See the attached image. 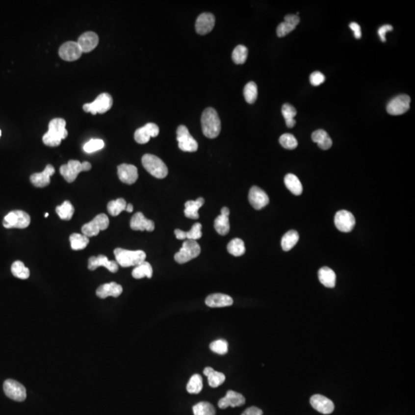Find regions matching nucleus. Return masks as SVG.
<instances>
[{
  "label": "nucleus",
  "instance_id": "1",
  "mask_svg": "<svg viewBox=\"0 0 415 415\" xmlns=\"http://www.w3.org/2000/svg\"><path fill=\"white\" fill-rule=\"evenodd\" d=\"M66 120L60 118L52 119L49 124V130L43 137V143L50 147L59 146L68 136Z\"/></svg>",
  "mask_w": 415,
  "mask_h": 415
},
{
  "label": "nucleus",
  "instance_id": "2",
  "mask_svg": "<svg viewBox=\"0 0 415 415\" xmlns=\"http://www.w3.org/2000/svg\"><path fill=\"white\" fill-rule=\"evenodd\" d=\"M203 134L208 138H215L221 131V121L218 112L213 108H207L201 118Z\"/></svg>",
  "mask_w": 415,
  "mask_h": 415
},
{
  "label": "nucleus",
  "instance_id": "3",
  "mask_svg": "<svg viewBox=\"0 0 415 415\" xmlns=\"http://www.w3.org/2000/svg\"><path fill=\"white\" fill-rule=\"evenodd\" d=\"M116 262L123 268L137 266L146 260V254L143 251H130L117 248L114 250Z\"/></svg>",
  "mask_w": 415,
  "mask_h": 415
},
{
  "label": "nucleus",
  "instance_id": "4",
  "mask_svg": "<svg viewBox=\"0 0 415 415\" xmlns=\"http://www.w3.org/2000/svg\"><path fill=\"white\" fill-rule=\"evenodd\" d=\"M142 163L149 174L157 179H164L166 177L169 172L165 162L154 155H144L142 158Z\"/></svg>",
  "mask_w": 415,
  "mask_h": 415
},
{
  "label": "nucleus",
  "instance_id": "5",
  "mask_svg": "<svg viewBox=\"0 0 415 415\" xmlns=\"http://www.w3.org/2000/svg\"><path fill=\"white\" fill-rule=\"evenodd\" d=\"M91 169L92 165L89 161L80 162L78 160H70L67 164L60 167L59 172L67 182L72 183L77 180L80 172H87Z\"/></svg>",
  "mask_w": 415,
  "mask_h": 415
},
{
  "label": "nucleus",
  "instance_id": "6",
  "mask_svg": "<svg viewBox=\"0 0 415 415\" xmlns=\"http://www.w3.org/2000/svg\"><path fill=\"white\" fill-rule=\"evenodd\" d=\"M201 253V247L197 241L194 240H186L182 244V247L175 255V260L180 264H184L197 258Z\"/></svg>",
  "mask_w": 415,
  "mask_h": 415
},
{
  "label": "nucleus",
  "instance_id": "7",
  "mask_svg": "<svg viewBox=\"0 0 415 415\" xmlns=\"http://www.w3.org/2000/svg\"><path fill=\"white\" fill-rule=\"evenodd\" d=\"M113 105V100L108 93H102L92 103H86L82 106L85 112H90L92 115L103 114L110 110Z\"/></svg>",
  "mask_w": 415,
  "mask_h": 415
},
{
  "label": "nucleus",
  "instance_id": "8",
  "mask_svg": "<svg viewBox=\"0 0 415 415\" xmlns=\"http://www.w3.org/2000/svg\"><path fill=\"white\" fill-rule=\"evenodd\" d=\"M30 216L21 210L10 211L3 219L5 229H26L30 225Z\"/></svg>",
  "mask_w": 415,
  "mask_h": 415
},
{
  "label": "nucleus",
  "instance_id": "9",
  "mask_svg": "<svg viewBox=\"0 0 415 415\" xmlns=\"http://www.w3.org/2000/svg\"><path fill=\"white\" fill-rule=\"evenodd\" d=\"M109 226V219L105 214H100L95 217L94 219L89 223L85 224L82 227L83 234L89 237L96 236L100 233V231H104L108 229Z\"/></svg>",
  "mask_w": 415,
  "mask_h": 415
},
{
  "label": "nucleus",
  "instance_id": "10",
  "mask_svg": "<svg viewBox=\"0 0 415 415\" xmlns=\"http://www.w3.org/2000/svg\"><path fill=\"white\" fill-rule=\"evenodd\" d=\"M177 141L182 151L194 153L198 150V142L190 134L186 126H180L177 129Z\"/></svg>",
  "mask_w": 415,
  "mask_h": 415
},
{
  "label": "nucleus",
  "instance_id": "11",
  "mask_svg": "<svg viewBox=\"0 0 415 415\" xmlns=\"http://www.w3.org/2000/svg\"><path fill=\"white\" fill-rule=\"evenodd\" d=\"M3 390L5 395L13 401H25L26 398V390L20 382L15 380L8 379L3 384Z\"/></svg>",
  "mask_w": 415,
  "mask_h": 415
},
{
  "label": "nucleus",
  "instance_id": "12",
  "mask_svg": "<svg viewBox=\"0 0 415 415\" xmlns=\"http://www.w3.org/2000/svg\"><path fill=\"white\" fill-rule=\"evenodd\" d=\"M411 98L408 95H400L392 99L387 105V112L391 115H403L410 108Z\"/></svg>",
  "mask_w": 415,
  "mask_h": 415
},
{
  "label": "nucleus",
  "instance_id": "13",
  "mask_svg": "<svg viewBox=\"0 0 415 415\" xmlns=\"http://www.w3.org/2000/svg\"><path fill=\"white\" fill-rule=\"evenodd\" d=\"M355 218L352 213L346 210H341L336 213L335 225L341 233H350L355 227Z\"/></svg>",
  "mask_w": 415,
  "mask_h": 415
},
{
  "label": "nucleus",
  "instance_id": "14",
  "mask_svg": "<svg viewBox=\"0 0 415 415\" xmlns=\"http://www.w3.org/2000/svg\"><path fill=\"white\" fill-rule=\"evenodd\" d=\"M158 134H159L158 126L155 123H149L135 131L134 138L137 143L143 145L149 142L150 138L158 136Z\"/></svg>",
  "mask_w": 415,
  "mask_h": 415
},
{
  "label": "nucleus",
  "instance_id": "15",
  "mask_svg": "<svg viewBox=\"0 0 415 415\" xmlns=\"http://www.w3.org/2000/svg\"><path fill=\"white\" fill-rule=\"evenodd\" d=\"M82 52L77 42L69 41L60 46L59 55L61 59L68 62H73L79 59Z\"/></svg>",
  "mask_w": 415,
  "mask_h": 415
},
{
  "label": "nucleus",
  "instance_id": "16",
  "mask_svg": "<svg viewBox=\"0 0 415 415\" xmlns=\"http://www.w3.org/2000/svg\"><path fill=\"white\" fill-rule=\"evenodd\" d=\"M105 267V268L112 272L115 273L118 272L119 270V264L116 261H109L108 258L103 255H100L97 257L96 256H92L89 258V264H88V268L91 271H94L97 269L99 267Z\"/></svg>",
  "mask_w": 415,
  "mask_h": 415
},
{
  "label": "nucleus",
  "instance_id": "17",
  "mask_svg": "<svg viewBox=\"0 0 415 415\" xmlns=\"http://www.w3.org/2000/svg\"><path fill=\"white\" fill-rule=\"evenodd\" d=\"M249 200L254 208L261 209L269 203L268 195L261 188L257 186L251 188L249 194Z\"/></svg>",
  "mask_w": 415,
  "mask_h": 415
},
{
  "label": "nucleus",
  "instance_id": "18",
  "mask_svg": "<svg viewBox=\"0 0 415 415\" xmlns=\"http://www.w3.org/2000/svg\"><path fill=\"white\" fill-rule=\"evenodd\" d=\"M311 405L317 412L323 415H329L335 410L334 403L328 397L321 394H314L310 399Z\"/></svg>",
  "mask_w": 415,
  "mask_h": 415
},
{
  "label": "nucleus",
  "instance_id": "19",
  "mask_svg": "<svg viewBox=\"0 0 415 415\" xmlns=\"http://www.w3.org/2000/svg\"><path fill=\"white\" fill-rule=\"evenodd\" d=\"M215 18L214 15L204 13L199 15L195 23V30L199 35L209 33L215 26Z\"/></svg>",
  "mask_w": 415,
  "mask_h": 415
},
{
  "label": "nucleus",
  "instance_id": "20",
  "mask_svg": "<svg viewBox=\"0 0 415 415\" xmlns=\"http://www.w3.org/2000/svg\"><path fill=\"white\" fill-rule=\"evenodd\" d=\"M118 176L122 182L134 184L138 180V169L135 165L122 164L118 166Z\"/></svg>",
  "mask_w": 415,
  "mask_h": 415
},
{
  "label": "nucleus",
  "instance_id": "21",
  "mask_svg": "<svg viewBox=\"0 0 415 415\" xmlns=\"http://www.w3.org/2000/svg\"><path fill=\"white\" fill-rule=\"evenodd\" d=\"M245 398L242 394L234 390H229L226 393V395L219 400L218 405L222 409H226L229 407L236 408L245 405Z\"/></svg>",
  "mask_w": 415,
  "mask_h": 415
},
{
  "label": "nucleus",
  "instance_id": "22",
  "mask_svg": "<svg viewBox=\"0 0 415 415\" xmlns=\"http://www.w3.org/2000/svg\"><path fill=\"white\" fill-rule=\"evenodd\" d=\"M55 168L49 164L43 172L32 174L30 176V182L35 187L44 188L50 184V177L55 174Z\"/></svg>",
  "mask_w": 415,
  "mask_h": 415
},
{
  "label": "nucleus",
  "instance_id": "23",
  "mask_svg": "<svg viewBox=\"0 0 415 415\" xmlns=\"http://www.w3.org/2000/svg\"><path fill=\"white\" fill-rule=\"evenodd\" d=\"M77 43L82 50V53H87L95 50L99 44V36L95 32H86L79 36Z\"/></svg>",
  "mask_w": 415,
  "mask_h": 415
},
{
  "label": "nucleus",
  "instance_id": "24",
  "mask_svg": "<svg viewBox=\"0 0 415 415\" xmlns=\"http://www.w3.org/2000/svg\"><path fill=\"white\" fill-rule=\"evenodd\" d=\"M130 227L134 231L153 232L155 229V223L153 221L149 220L144 216L142 212H137L131 217Z\"/></svg>",
  "mask_w": 415,
  "mask_h": 415
},
{
  "label": "nucleus",
  "instance_id": "25",
  "mask_svg": "<svg viewBox=\"0 0 415 415\" xmlns=\"http://www.w3.org/2000/svg\"><path fill=\"white\" fill-rule=\"evenodd\" d=\"M299 22V17L297 15H287L285 17V21L282 22L279 26L277 27V36L279 37H284L296 28Z\"/></svg>",
  "mask_w": 415,
  "mask_h": 415
},
{
  "label": "nucleus",
  "instance_id": "26",
  "mask_svg": "<svg viewBox=\"0 0 415 415\" xmlns=\"http://www.w3.org/2000/svg\"><path fill=\"white\" fill-rule=\"evenodd\" d=\"M123 287L120 285L111 282L107 284L102 285L96 290V295L102 299H105L108 297L112 296L118 298L123 293Z\"/></svg>",
  "mask_w": 415,
  "mask_h": 415
},
{
  "label": "nucleus",
  "instance_id": "27",
  "mask_svg": "<svg viewBox=\"0 0 415 415\" xmlns=\"http://www.w3.org/2000/svg\"><path fill=\"white\" fill-rule=\"evenodd\" d=\"M229 213L230 211L227 207L222 208L221 210V215L215 218V222H214L215 230L221 235H226L230 230Z\"/></svg>",
  "mask_w": 415,
  "mask_h": 415
},
{
  "label": "nucleus",
  "instance_id": "28",
  "mask_svg": "<svg viewBox=\"0 0 415 415\" xmlns=\"http://www.w3.org/2000/svg\"><path fill=\"white\" fill-rule=\"evenodd\" d=\"M206 304L210 308H224L231 306L233 304V299L229 295L215 293L211 294L206 298Z\"/></svg>",
  "mask_w": 415,
  "mask_h": 415
},
{
  "label": "nucleus",
  "instance_id": "29",
  "mask_svg": "<svg viewBox=\"0 0 415 415\" xmlns=\"http://www.w3.org/2000/svg\"><path fill=\"white\" fill-rule=\"evenodd\" d=\"M205 199L203 198H199L197 200L188 201L184 204V215L186 218L191 219H198L199 218V210L202 206L204 205Z\"/></svg>",
  "mask_w": 415,
  "mask_h": 415
},
{
  "label": "nucleus",
  "instance_id": "30",
  "mask_svg": "<svg viewBox=\"0 0 415 415\" xmlns=\"http://www.w3.org/2000/svg\"><path fill=\"white\" fill-rule=\"evenodd\" d=\"M318 279L323 285L333 288L336 284V275L333 270L328 267H323L318 271Z\"/></svg>",
  "mask_w": 415,
  "mask_h": 415
},
{
  "label": "nucleus",
  "instance_id": "31",
  "mask_svg": "<svg viewBox=\"0 0 415 415\" xmlns=\"http://www.w3.org/2000/svg\"><path fill=\"white\" fill-rule=\"evenodd\" d=\"M313 142L318 144V147L323 150H328L332 146V140L325 130H316L311 135Z\"/></svg>",
  "mask_w": 415,
  "mask_h": 415
},
{
  "label": "nucleus",
  "instance_id": "32",
  "mask_svg": "<svg viewBox=\"0 0 415 415\" xmlns=\"http://www.w3.org/2000/svg\"><path fill=\"white\" fill-rule=\"evenodd\" d=\"M205 375L208 378L210 387L218 388L226 381V376L222 372L215 371L212 367H207L204 369Z\"/></svg>",
  "mask_w": 415,
  "mask_h": 415
},
{
  "label": "nucleus",
  "instance_id": "33",
  "mask_svg": "<svg viewBox=\"0 0 415 415\" xmlns=\"http://www.w3.org/2000/svg\"><path fill=\"white\" fill-rule=\"evenodd\" d=\"M285 184L287 189L295 195H302L303 187L299 179L294 174H287L285 177Z\"/></svg>",
  "mask_w": 415,
  "mask_h": 415
},
{
  "label": "nucleus",
  "instance_id": "34",
  "mask_svg": "<svg viewBox=\"0 0 415 415\" xmlns=\"http://www.w3.org/2000/svg\"><path fill=\"white\" fill-rule=\"evenodd\" d=\"M153 270L151 264H149L148 261H143L140 264H138L135 267L131 275L135 279H143L145 277L148 279H151L153 277Z\"/></svg>",
  "mask_w": 415,
  "mask_h": 415
},
{
  "label": "nucleus",
  "instance_id": "35",
  "mask_svg": "<svg viewBox=\"0 0 415 415\" xmlns=\"http://www.w3.org/2000/svg\"><path fill=\"white\" fill-rule=\"evenodd\" d=\"M299 240V234L296 231H288L283 235L282 238V248L285 252H288L296 245Z\"/></svg>",
  "mask_w": 415,
  "mask_h": 415
},
{
  "label": "nucleus",
  "instance_id": "36",
  "mask_svg": "<svg viewBox=\"0 0 415 415\" xmlns=\"http://www.w3.org/2000/svg\"><path fill=\"white\" fill-rule=\"evenodd\" d=\"M282 115L284 116L285 120L286 126L288 128L294 127L295 125L296 124L295 117L297 115V111L295 107L290 105L288 103H285L282 105Z\"/></svg>",
  "mask_w": 415,
  "mask_h": 415
},
{
  "label": "nucleus",
  "instance_id": "37",
  "mask_svg": "<svg viewBox=\"0 0 415 415\" xmlns=\"http://www.w3.org/2000/svg\"><path fill=\"white\" fill-rule=\"evenodd\" d=\"M69 241L71 243V248L73 250H82L87 247L89 243V239L85 234L74 233L69 237Z\"/></svg>",
  "mask_w": 415,
  "mask_h": 415
},
{
  "label": "nucleus",
  "instance_id": "38",
  "mask_svg": "<svg viewBox=\"0 0 415 415\" xmlns=\"http://www.w3.org/2000/svg\"><path fill=\"white\" fill-rule=\"evenodd\" d=\"M55 211L61 219L69 221L73 218L75 208L70 202L65 201L61 206H57Z\"/></svg>",
  "mask_w": 415,
  "mask_h": 415
},
{
  "label": "nucleus",
  "instance_id": "39",
  "mask_svg": "<svg viewBox=\"0 0 415 415\" xmlns=\"http://www.w3.org/2000/svg\"><path fill=\"white\" fill-rule=\"evenodd\" d=\"M227 250L229 254L235 256V257L243 256L244 254L245 253V243L240 238H234V239L229 241V243L228 244Z\"/></svg>",
  "mask_w": 415,
  "mask_h": 415
},
{
  "label": "nucleus",
  "instance_id": "40",
  "mask_svg": "<svg viewBox=\"0 0 415 415\" xmlns=\"http://www.w3.org/2000/svg\"><path fill=\"white\" fill-rule=\"evenodd\" d=\"M203 389V378L200 374L192 375L187 384V391L190 394H199Z\"/></svg>",
  "mask_w": 415,
  "mask_h": 415
},
{
  "label": "nucleus",
  "instance_id": "41",
  "mask_svg": "<svg viewBox=\"0 0 415 415\" xmlns=\"http://www.w3.org/2000/svg\"><path fill=\"white\" fill-rule=\"evenodd\" d=\"M126 200L120 198L109 202L107 205V210L112 216H117L122 211H126Z\"/></svg>",
  "mask_w": 415,
  "mask_h": 415
},
{
  "label": "nucleus",
  "instance_id": "42",
  "mask_svg": "<svg viewBox=\"0 0 415 415\" xmlns=\"http://www.w3.org/2000/svg\"><path fill=\"white\" fill-rule=\"evenodd\" d=\"M11 272L15 277L18 278V279H23V280L28 279V277L30 275L29 270L25 266L24 263L22 262L21 261H16L13 262L12 267H11Z\"/></svg>",
  "mask_w": 415,
  "mask_h": 415
},
{
  "label": "nucleus",
  "instance_id": "43",
  "mask_svg": "<svg viewBox=\"0 0 415 415\" xmlns=\"http://www.w3.org/2000/svg\"><path fill=\"white\" fill-rule=\"evenodd\" d=\"M248 52H249V50L247 49L246 46H242V45L236 46L234 50H233V55H232L233 62L235 64H244L246 62Z\"/></svg>",
  "mask_w": 415,
  "mask_h": 415
},
{
  "label": "nucleus",
  "instance_id": "44",
  "mask_svg": "<svg viewBox=\"0 0 415 415\" xmlns=\"http://www.w3.org/2000/svg\"><path fill=\"white\" fill-rule=\"evenodd\" d=\"M194 415H215V409L211 404L206 401L199 402L192 408Z\"/></svg>",
  "mask_w": 415,
  "mask_h": 415
},
{
  "label": "nucleus",
  "instance_id": "45",
  "mask_svg": "<svg viewBox=\"0 0 415 415\" xmlns=\"http://www.w3.org/2000/svg\"><path fill=\"white\" fill-rule=\"evenodd\" d=\"M244 97L247 103L249 104H253L256 101L258 98V87L255 82H249L246 84L244 88Z\"/></svg>",
  "mask_w": 415,
  "mask_h": 415
},
{
  "label": "nucleus",
  "instance_id": "46",
  "mask_svg": "<svg viewBox=\"0 0 415 415\" xmlns=\"http://www.w3.org/2000/svg\"><path fill=\"white\" fill-rule=\"evenodd\" d=\"M279 142L282 147L289 150L296 149L298 146V141L296 138L289 133L283 134L279 138Z\"/></svg>",
  "mask_w": 415,
  "mask_h": 415
},
{
  "label": "nucleus",
  "instance_id": "47",
  "mask_svg": "<svg viewBox=\"0 0 415 415\" xmlns=\"http://www.w3.org/2000/svg\"><path fill=\"white\" fill-rule=\"evenodd\" d=\"M209 347L211 351L218 355H226L229 351V344L226 340H222V339L213 341L210 344Z\"/></svg>",
  "mask_w": 415,
  "mask_h": 415
},
{
  "label": "nucleus",
  "instance_id": "48",
  "mask_svg": "<svg viewBox=\"0 0 415 415\" xmlns=\"http://www.w3.org/2000/svg\"><path fill=\"white\" fill-rule=\"evenodd\" d=\"M104 146H105V144H104L103 140L100 139V138H93V139H91L87 143L85 144L83 149L85 153H92L103 149Z\"/></svg>",
  "mask_w": 415,
  "mask_h": 415
},
{
  "label": "nucleus",
  "instance_id": "49",
  "mask_svg": "<svg viewBox=\"0 0 415 415\" xmlns=\"http://www.w3.org/2000/svg\"><path fill=\"white\" fill-rule=\"evenodd\" d=\"M202 228H203V226L199 222L193 225L192 229H190L188 232H185V237H186L187 239L196 241V240L202 238V236H203Z\"/></svg>",
  "mask_w": 415,
  "mask_h": 415
},
{
  "label": "nucleus",
  "instance_id": "50",
  "mask_svg": "<svg viewBox=\"0 0 415 415\" xmlns=\"http://www.w3.org/2000/svg\"><path fill=\"white\" fill-rule=\"evenodd\" d=\"M325 81V77L322 73L316 71L311 73L310 76V82L314 86H318Z\"/></svg>",
  "mask_w": 415,
  "mask_h": 415
},
{
  "label": "nucleus",
  "instance_id": "51",
  "mask_svg": "<svg viewBox=\"0 0 415 415\" xmlns=\"http://www.w3.org/2000/svg\"><path fill=\"white\" fill-rule=\"evenodd\" d=\"M392 30H393V27H392V26L390 25H385L382 26V27H380L379 29L378 30V36H379L380 39H381V40H382L383 43H385V42L386 41V38H385V35H386V33Z\"/></svg>",
  "mask_w": 415,
  "mask_h": 415
},
{
  "label": "nucleus",
  "instance_id": "52",
  "mask_svg": "<svg viewBox=\"0 0 415 415\" xmlns=\"http://www.w3.org/2000/svg\"><path fill=\"white\" fill-rule=\"evenodd\" d=\"M350 28L353 31L354 35L356 39H359L362 37V30H361L360 26L356 23H350Z\"/></svg>",
  "mask_w": 415,
  "mask_h": 415
},
{
  "label": "nucleus",
  "instance_id": "53",
  "mask_svg": "<svg viewBox=\"0 0 415 415\" xmlns=\"http://www.w3.org/2000/svg\"><path fill=\"white\" fill-rule=\"evenodd\" d=\"M263 412L257 407H251L247 408L246 410L241 415H262Z\"/></svg>",
  "mask_w": 415,
  "mask_h": 415
},
{
  "label": "nucleus",
  "instance_id": "54",
  "mask_svg": "<svg viewBox=\"0 0 415 415\" xmlns=\"http://www.w3.org/2000/svg\"><path fill=\"white\" fill-rule=\"evenodd\" d=\"M175 234H176V238L179 240L186 239L185 237V232L180 230V229H176L175 230Z\"/></svg>",
  "mask_w": 415,
  "mask_h": 415
},
{
  "label": "nucleus",
  "instance_id": "55",
  "mask_svg": "<svg viewBox=\"0 0 415 415\" xmlns=\"http://www.w3.org/2000/svg\"><path fill=\"white\" fill-rule=\"evenodd\" d=\"M126 211L128 212H132L133 211V206L131 204H127L126 206Z\"/></svg>",
  "mask_w": 415,
  "mask_h": 415
},
{
  "label": "nucleus",
  "instance_id": "56",
  "mask_svg": "<svg viewBox=\"0 0 415 415\" xmlns=\"http://www.w3.org/2000/svg\"><path fill=\"white\" fill-rule=\"evenodd\" d=\"M48 216H49V213L46 212V214H45V217H48Z\"/></svg>",
  "mask_w": 415,
  "mask_h": 415
},
{
  "label": "nucleus",
  "instance_id": "57",
  "mask_svg": "<svg viewBox=\"0 0 415 415\" xmlns=\"http://www.w3.org/2000/svg\"><path fill=\"white\" fill-rule=\"evenodd\" d=\"M1 135H2V131L0 130V137H1Z\"/></svg>",
  "mask_w": 415,
  "mask_h": 415
}]
</instances>
